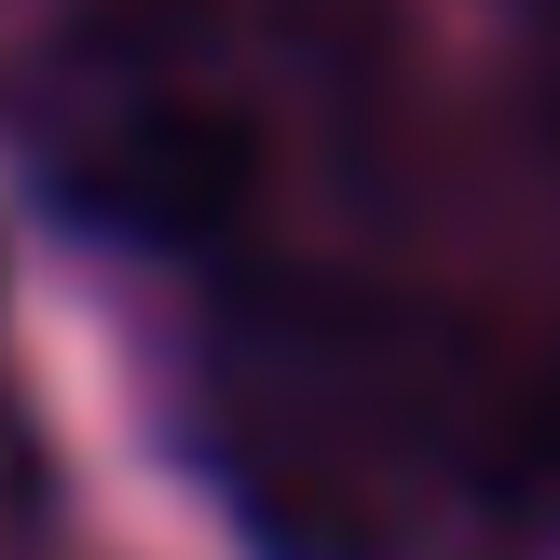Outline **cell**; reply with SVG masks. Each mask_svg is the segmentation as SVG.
<instances>
[{"label":"cell","mask_w":560,"mask_h":560,"mask_svg":"<svg viewBox=\"0 0 560 560\" xmlns=\"http://www.w3.org/2000/svg\"><path fill=\"white\" fill-rule=\"evenodd\" d=\"M206 452L273 560H383L465 465L452 370L370 288H260L219 315Z\"/></svg>","instance_id":"6da1fadb"},{"label":"cell","mask_w":560,"mask_h":560,"mask_svg":"<svg viewBox=\"0 0 560 560\" xmlns=\"http://www.w3.org/2000/svg\"><path fill=\"white\" fill-rule=\"evenodd\" d=\"M42 191L124 246H219V219L246 206V137L164 82H109V96L55 109Z\"/></svg>","instance_id":"7a4b0ae2"},{"label":"cell","mask_w":560,"mask_h":560,"mask_svg":"<svg viewBox=\"0 0 560 560\" xmlns=\"http://www.w3.org/2000/svg\"><path fill=\"white\" fill-rule=\"evenodd\" d=\"M520 55H534V96L560 109V0H520Z\"/></svg>","instance_id":"3957f363"}]
</instances>
